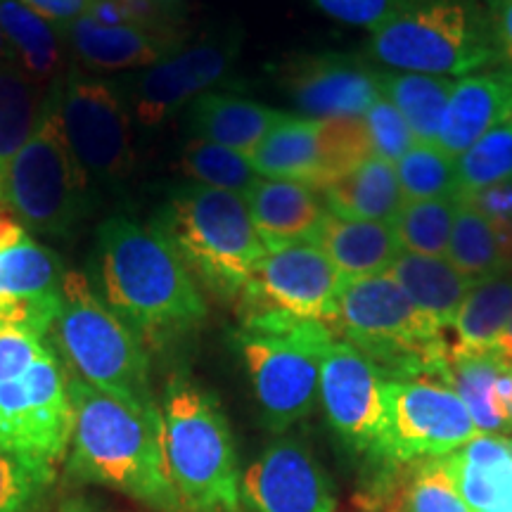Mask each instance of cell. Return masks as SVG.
I'll return each instance as SVG.
<instances>
[{"label":"cell","instance_id":"ba28073f","mask_svg":"<svg viewBox=\"0 0 512 512\" xmlns=\"http://www.w3.org/2000/svg\"><path fill=\"white\" fill-rule=\"evenodd\" d=\"M50 335L69 373L121 401L155 406L150 358L136 332L107 306L81 271H67Z\"/></svg>","mask_w":512,"mask_h":512},{"label":"cell","instance_id":"d6a6232c","mask_svg":"<svg viewBox=\"0 0 512 512\" xmlns=\"http://www.w3.org/2000/svg\"><path fill=\"white\" fill-rule=\"evenodd\" d=\"M389 512H470L453 479L448 456L401 465Z\"/></svg>","mask_w":512,"mask_h":512},{"label":"cell","instance_id":"6da1fadb","mask_svg":"<svg viewBox=\"0 0 512 512\" xmlns=\"http://www.w3.org/2000/svg\"><path fill=\"white\" fill-rule=\"evenodd\" d=\"M72 403L69 472L157 512L185 510L166 465L159 406L121 401L67 375Z\"/></svg>","mask_w":512,"mask_h":512},{"label":"cell","instance_id":"836d02e7","mask_svg":"<svg viewBox=\"0 0 512 512\" xmlns=\"http://www.w3.org/2000/svg\"><path fill=\"white\" fill-rule=\"evenodd\" d=\"M446 259L465 275L470 283L508 271L503 261L501 245L494 223L482 211L458 197L456 221H453L451 240H448Z\"/></svg>","mask_w":512,"mask_h":512},{"label":"cell","instance_id":"7a4b0ae2","mask_svg":"<svg viewBox=\"0 0 512 512\" xmlns=\"http://www.w3.org/2000/svg\"><path fill=\"white\" fill-rule=\"evenodd\" d=\"M102 299L143 344H166L207 318L200 285L152 226L112 216L98 230Z\"/></svg>","mask_w":512,"mask_h":512},{"label":"cell","instance_id":"484cf974","mask_svg":"<svg viewBox=\"0 0 512 512\" xmlns=\"http://www.w3.org/2000/svg\"><path fill=\"white\" fill-rule=\"evenodd\" d=\"M313 245L328 256L342 280L387 273L401 254L392 223L339 219L330 211Z\"/></svg>","mask_w":512,"mask_h":512},{"label":"cell","instance_id":"2e32d148","mask_svg":"<svg viewBox=\"0 0 512 512\" xmlns=\"http://www.w3.org/2000/svg\"><path fill=\"white\" fill-rule=\"evenodd\" d=\"M240 498L254 512H335L330 477L302 441L280 437L247 467Z\"/></svg>","mask_w":512,"mask_h":512},{"label":"cell","instance_id":"d6986e66","mask_svg":"<svg viewBox=\"0 0 512 512\" xmlns=\"http://www.w3.org/2000/svg\"><path fill=\"white\" fill-rule=\"evenodd\" d=\"M69 53L86 72H128L155 67L164 57L185 46L176 29H147L138 24L105 27L83 15L64 29Z\"/></svg>","mask_w":512,"mask_h":512},{"label":"cell","instance_id":"277c9868","mask_svg":"<svg viewBox=\"0 0 512 512\" xmlns=\"http://www.w3.org/2000/svg\"><path fill=\"white\" fill-rule=\"evenodd\" d=\"M159 411L166 465L183 508L238 510L242 479L238 451L219 399L188 375H174L166 382Z\"/></svg>","mask_w":512,"mask_h":512},{"label":"cell","instance_id":"3957f363","mask_svg":"<svg viewBox=\"0 0 512 512\" xmlns=\"http://www.w3.org/2000/svg\"><path fill=\"white\" fill-rule=\"evenodd\" d=\"M176 249L192 278L219 299L238 297L266 259L242 195L188 183L171 192L150 223Z\"/></svg>","mask_w":512,"mask_h":512},{"label":"cell","instance_id":"4dcf8cb0","mask_svg":"<svg viewBox=\"0 0 512 512\" xmlns=\"http://www.w3.org/2000/svg\"><path fill=\"white\" fill-rule=\"evenodd\" d=\"M512 318V273L501 271L477 280L467 290L453 320L458 349H494Z\"/></svg>","mask_w":512,"mask_h":512},{"label":"cell","instance_id":"7c38bea8","mask_svg":"<svg viewBox=\"0 0 512 512\" xmlns=\"http://www.w3.org/2000/svg\"><path fill=\"white\" fill-rule=\"evenodd\" d=\"M60 121L88 181L114 185L131 176L136 166L131 110L117 86L69 69L60 83Z\"/></svg>","mask_w":512,"mask_h":512},{"label":"cell","instance_id":"44dd1931","mask_svg":"<svg viewBox=\"0 0 512 512\" xmlns=\"http://www.w3.org/2000/svg\"><path fill=\"white\" fill-rule=\"evenodd\" d=\"M254 230L266 252L313 245L328 209L320 192L309 185L278 178H261L245 195Z\"/></svg>","mask_w":512,"mask_h":512},{"label":"cell","instance_id":"cb8c5ba5","mask_svg":"<svg viewBox=\"0 0 512 512\" xmlns=\"http://www.w3.org/2000/svg\"><path fill=\"white\" fill-rule=\"evenodd\" d=\"M188 107V121L195 138L211 140L247 157L264 143V138L287 114L242 95L219 91L200 95Z\"/></svg>","mask_w":512,"mask_h":512},{"label":"cell","instance_id":"60d3db41","mask_svg":"<svg viewBox=\"0 0 512 512\" xmlns=\"http://www.w3.org/2000/svg\"><path fill=\"white\" fill-rule=\"evenodd\" d=\"M363 121H366L370 140H373L375 155L384 157L387 162L396 164L415 145L406 119L387 98H377L370 110L363 114Z\"/></svg>","mask_w":512,"mask_h":512},{"label":"cell","instance_id":"9a60e30c","mask_svg":"<svg viewBox=\"0 0 512 512\" xmlns=\"http://www.w3.org/2000/svg\"><path fill=\"white\" fill-rule=\"evenodd\" d=\"M382 368L349 342H332L320 366L318 396L339 439L361 453H375L384 432Z\"/></svg>","mask_w":512,"mask_h":512},{"label":"cell","instance_id":"1f68e13d","mask_svg":"<svg viewBox=\"0 0 512 512\" xmlns=\"http://www.w3.org/2000/svg\"><path fill=\"white\" fill-rule=\"evenodd\" d=\"M46 98V88L36 86L15 64H0V197L10 162L34 133Z\"/></svg>","mask_w":512,"mask_h":512},{"label":"cell","instance_id":"e0dca14e","mask_svg":"<svg viewBox=\"0 0 512 512\" xmlns=\"http://www.w3.org/2000/svg\"><path fill=\"white\" fill-rule=\"evenodd\" d=\"M278 79L304 117L313 119L363 117L382 98L377 72L351 55H297L278 69Z\"/></svg>","mask_w":512,"mask_h":512},{"label":"cell","instance_id":"8992f818","mask_svg":"<svg viewBox=\"0 0 512 512\" xmlns=\"http://www.w3.org/2000/svg\"><path fill=\"white\" fill-rule=\"evenodd\" d=\"M69 441L67 375L46 337L0 325V448L57 465Z\"/></svg>","mask_w":512,"mask_h":512},{"label":"cell","instance_id":"d4e9b609","mask_svg":"<svg viewBox=\"0 0 512 512\" xmlns=\"http://www.w3.org/2000/svg\"><path fill=\"white\" fill-rule=\"evenodd\" d=\"M470 512H512V439L479 434L448 456Z\"/></svg>","mask_w":512,"mask_h":512},{"label":"cell","instance_id":"ffe728a7","mask_svg":"<svg viewBox=\"0 0 512 512\" xmlns=\"http://www.w3.org/2000/svg\"><path fill=\"white\" fill-rule=\"evenodd\" d=\"M446 384L463 399L479 434H512V358L498 349L451 347Z\"/></svg>","mask_w":512,"mask_h":512},{"label":"cell","instance_id":"8fae6325","mask_svg":"<svg viewBox=\"0 0 512 512\" xmlns=\"http://www.w3.org/2000/svg\"><path fill=\"white\" fill-rule=\"evenodd\" d=\"M479 437L463 399L432 377L387 380L384 432L375 456L392 465L444 458Z\"/></svg>","mask_w":512,"mask_h":512},{"label":"cell","instance_id":"ab89813d","mask_svg":"<svg viewBox=\"0 0 512 512\" xmlns=\"http://www.w3.org/2000/svg\"><path fill=\"white\" fill-rule=\"evenodd\" d=\"M320 138H323V190L375 155L363 117L320 119Z\"/></svg>","mask_w":512,"mask_h":512},{"label":"cell","instance_id":"7dc6e473","mask_svg":"<svg viewBox=\"0 0 512 512\" xmlns=\"http://www.w3.org/2000/svg\"><path fill=\"white\" fill-rule=\"evenodd\" d=\"M494 349L501 351L503 356L512 358V318H510V323L505 325V330L501 332V337H498V342H496Z\"/></svg>","mask_w":512,"mask_h":512},{"label":"cell","instance_id":"4fadbf2b","mask_svg":"<svg viewBox=\"0 0 512 512\" xmlns=\"http://www.w3.org/2000/svg\"><path fill=\"white\" fill-rule=\"evenodd\" d=\"M342 275L316 245H297L266 254L238 297L240 316L280 313L316 320L335 330Z\"/></svg>","mask_w":512,"mask_h":512},{"label":"cell","instance_id":"f6af8a7d","mask_svg":"<svg viewBox=\"0 0 512 512\" xmlns=\"http://www.w3.org/2000/svg\"><path fill=\"white\" fill-rule=\"evenodd\" d=\"M19 3H24L36 15L46 17L48 22L57 24V27L67 29L69 24H74L76 19L86 15L93 0H19Z\"/></svg>","mask_w":512,"mask_h":512},{"label":"cell","instance_id":"681fc988","mask_svg":"<svg viewBox=\"0 0 512 512\" xmlns=\"http://www.w3.org/2000/svg\"><path fill=\"white\" fill-rule=\"evenodd\" d=\"M0 64H15L12 62V50L8 46V38H5L3 29H0Z\"/></svg>","mask_w":512,"mask_h":512},{"label":"cell","instance_id":"5bb4252c","mask_svg":"<svg viewBox=\"0 0 512 512\" xmlns=\"http://www.w3.org/2000/svg\"><path fill=\"white\" fill-rule=\"evenodd\" d=\"M240 43V34H216L185 43L155 67H147L126 81L121 93L128 110L143 128L162 126L192 100L209 93V88L233 69Z\"/></svg>","mask_w":512,"mask_h":512},{"label":"cell","instance_id":"bcb514c9","mask_svg":"<svg viewBox=\"0 0 512 512\" xmlns=\"http://www.w3.org/2000/svg\"><path fill=\"white\" fill-rule=\"evenodd\" d=\"M27 238H29L27 228H24L15 216L3 214V211H0V252L19 245V242H24Z\"/></svg>","mask_w":512,"mask_h":512},{"label":"cell","instance_id":"74e56055","mask_svg":"<svg viewBox=\"0 0 512 512\" xmlns=\"http://www.w3.org/2000/svg\"><path fill=\"white\" fill-rule=\"evenodd\" d=\"M394 166L406 202L458 197L456 159L439 145L415 143Z\"/></svg>","mask_w":512,"mask_h":512},{"label":"cell","instance_id":"c3c4849f","mask_svg":"<svg viewBox=\"0 0 512 512\" xmlns=\"http://www.w3.org/2000/svg\"><path fill=\"white\" fill-rule=\"evenodd\" d=\"M57 512H98V510H95L88 501H83V498H69V501H64L60 505V510Z\"/></svg>","mask_w":512,"mask_h":512},{"label":"cell","instance_id":"ac0fdd59","mask_svg":"<svg viewBox=\"0 0 512 512\" xmlns=\"http://www.w3.org/2000/svg\"><path fill=\"white\" fill-rule=\"evenodd\" d=\"M64 275L60 256L31 238L0 252V325L48 337L60 313Z\"/></svg>","mask_w":512,"mask_h":512},{"label":"cell","instance_id":"7402d4cb","mask_svg":"<svg viewBox=\"0 0 512 512\" xmlns=\"http://www.w3.org/2000/svg\"><path fill=\"white\" fill-rule=\"evenodd\" d=\"M512 114V69H498L463 76L453 83L437 145L446 155L458 159L470 150L486 131Z\"/></svg>","mask_w":512,"mask_h":512},{"label":"cell","instance_id":"603a6c76","mask_svg":"<svg viewBox=\"0 0 512 512\" xmlns=\"http://www.w3.org/2000/svg\"><path fill=\"white\" fill-rule=\"evenodd\" d=\"M0 29L12 50V62L36 86L50 88L67 76L69 43L62 27L36 15L19 0H0Z\"/></svg>","mask_w":512,"mask_h":512},{"label":"cell","instance_id":"d590c367","mask_svg":"<svg viewBox=\"0 0 512 512\" xmlns=\"http://www.w3.org/2000/svg\"><path fill=\"white\" fill-rule=\"evenodd\" d=\"M456 211L458 197L403 202L399 214L392 221L401 252L418 256H446Z\"/></svg>","mask_w":512,"mask_h":512},{"label":"cell","instance_id":"83f0119b","mask_svg":"<svg viewBox=\"0 0 512 512\" xmlns=\"http://www.w3.org/2000/svg\"><path fill=\"white\" fill-rule=\"evenodd\" d=\"M325 209L339 219L392 223L403 207V192L396 166L380 155H373L354 171L337 178L323 192Z\"/></svg>","mask_w":512,"mask_h":512},{"label":"cell","instance_id":"9c48e42d","mask_svg":"<svg viewBox=\"0 0 512 512\" xmlns=\"http://www.w3.org/2000/svg\"><path fill=\"white\" fill-rule=\"evenodd\" d=\"M370 53L396 72L446 79L503 64L489 17L470 0H411L373 31Z\"/></svg>","mask_w":512,"mask_h":512},{"label":"cell","instance_id":"f907efd6","mask_svg":"<svg viewBox=\"0 0 512 512\" xmlns=\"http://www.w3.org/2000/svg\"><path fill=\"white\" fill-rule=\"evenodd\" d=\"M159 3H162V5H171V3H176V0H159Z\"/></svg>","mask_w":512,"mask_h":512},{"label":"cell","instance_id":"b9f144b4","mask_svg":"<svg viewBox=\"0 0 512 512\" xmlns=\"http://www.w3.org/2000/svg\"><path fill=\"white\" fill-rule=\"evenodd\" d=\"M325 17L349 27L368 29L370 34L406 8L411 0H311Z\"/></svg>","mask_w":512,"mask_h":512},{"label":"cell","instance_id":"30bf717a","mask_svg":"<svg viewBox=\"0 0 512 512\" xmlns=\"http://www.w3.org/2000/svg\"><path fill=\"white\" fill-rule=\"evenodd\" d=\"M60 83L48 91L34 133L10 162L0 197L24 228L43 238H69L88 214L91 190L62 133Z\"/></svg>","mask_w":512,"mask_h":512},{"label":"cell","instance_id":"ee69618b","mask_svg":"<svg viewBox=\"0 0 512 512\" xmlns=\"http://www.w3.org/2000/svg\"><path fill=\"white\" fill-rule=\"evenodd\" d=\"M484 12L494 29L501 60L512 69V0H484Z\"/></svg>","mask_w":512,"mask_h":512},{"label":"cell","instance_id":"f546056e","mask_svg":"<svg viewBox=\"0 0 512 512\" xmlns=\"http://www.w3.org/2000/svg\"><path fill=\"white\" fill-rule=\"evenodd\" d=\"M453 79L446 76L408 74V72H377L380 95L387 98L411 128L415 143L437 145L441 119H444Z\"/></svg>","mask_w":512,"mask_h":512},{"label":"cell","instance_id":"816d5d0a","mask_svg":"<svg viewBox=\"0 0 512 512\" xmlns=\"http://www.w3.org/2000/svg\"><path fill=\"white\" fill-rule=\"evenodd\" d=\"M508 271H510V273H512V261H510V264H508Z\"/></svg>","mask_w":512,"mask_h":512},{"label":"cell","instance_id":"e575fe53","mask_svg":"<svg viewBox=\"0 0 512 512\" xmlns=\"http://www.w3.org/2000/svg\"><path fill=\"white\" fill-rule=\"evenodd\" d=\"M178 169L195 185L235 192L242 197L259 181V174L247 155L204 138H192L183 145Z\"/></svg>","mask_w":512,"mask_h":512},{"label":"cell","instance_id":"f35d334b","mask_svg":"<svg viewBox=\"0 0 512 512\" xmlns=\"http://www.w3.org/2000/svg\"><path fill=\"white\" fill-rule=\"evenodd\" d=\"M458 195L512 181V114L456 159Z\"/></svg>","mask_w":512,"mask_h":512},{"label":"cell","instance_id":"4316f807","mask_svg":"<svg viewBox=\"0 0 512 512\" xmlns=\"http://www.w3.org/2000/svg\"><path fill=\"white\" fill-rule=\"evenodd\" d=\"M261 178H278L323 190V138L320 119L285 114L256 150L249 155Z\"/></svg>","mask_w":512,"mask_h":512},{"label":"cell","instance_id":"7bdbcfd3","mask_svg":"<svg viewBox=\"0 0 512 512\" xmlns=\"http://www.w3.org/2000/svg\"><path fill=\"white\" fill-rule=\"evenodd\" d=\"M460 200L472 204L491 223H512V181L491 185V188L458 195Z\"/></svg>","mask_w":512,"mask_h":512},{"label":"cell","instance_id":"8d00e7d4","mask_svg":"<svg viewBox=\"0 0 512 512\" xmlns=\"http://www.w3.org/2000/svg\"><path fill=\"white\" fill-rule=\"evenodd\" d=\"M55 482V463L0 448V512H41Z\"/></svg>","mask_w":512,"mask_h":512},{"label":"cell","instance_id":"52a82bcc","mask_svg":"<svg viewBox=\"0 0 512 512\" xmlns=\"http://www.w3.org/2000/svg\"><path fill=\"white\" fill-rule=\"evenodd\" d=\"M233 342L245 361L256 403L273 432H285L313 411L320 366L335 330L280 313L240 316Z\"/></svg>","mask_w":512,"mask_h":512},{"label":"cell","instance_id":"5b68a950","mask_svg":"<svg viewBox=\"0 0 512 512\" xmlns=\"http://www.w3.org/2000/svg\"><path fill=\"white\" fill-rule=\"evenodd\" d=\"M373 358L387 380L432 377L446 384L444 330L422 316L389 273L344 280L339 290L335 335Z\"/></svg>","mask_w":512,"mask_h":512},{"label":"cell","instance_id":"f1b7e54d","mask_svg":"<svg viewBox=\"0 0 512 512\" xmlns=\"http://www.w3.org/2000/svg\"><path fill=\"white\" fill-rule=\"evenodd\" d=\"M399 283L408 299L422 316H427L439 330L453 328L467 290L472 283L446 256L399 254L387 271Z\"/></svg>","mask_w":512,"mask_h":512}]
</instances>
